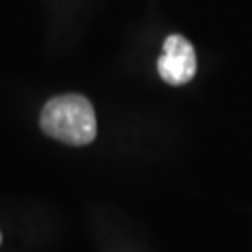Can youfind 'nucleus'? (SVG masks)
Listing matches in <instances>:
<instances>
[{"label": "nucleus", "instance_id": "1", "mask_svg": "<svg viewBox=\"0 0 252 252\" xmlns=\"http://www.w3.org/2000/svg\"><path fill=\"white\" fill-rule=\"evenodd\" d=\"M41 129L51 138L71 146L94 142L97 135V120L92 103L82 95H58L41 110Z\"/></svg>", "mask_w": 252, "mask_h": 252}, {"label": "nucleus", "instance_id": "2", "mask_svg": "<svg viewBox=\"0 0 252 252\" xmlns=\"http://www.w3.org/2000/svg\"><path fill=\"white\" fill-rule=\"evenodd\" d=\"M157 69L162 81L172 86L187 84L196 73V53L192 45L180 34L168 36L164 39Z\"/></svg>", "mask_w": 252, "mask_h": 252}, {"label": "nucleus", "instance_id": "3", "mask_svg": "<svg viewBox=\"0 0 252 252\" xmlns=\"http://www.w3.org/2000/svg\"><path fill=\"white\" fill-rule=\"evenodd\" d=\"M0 243H2V235H0Z\"/></svg>", "mask_w": 252, "mask_h": 252}]
</instances>
